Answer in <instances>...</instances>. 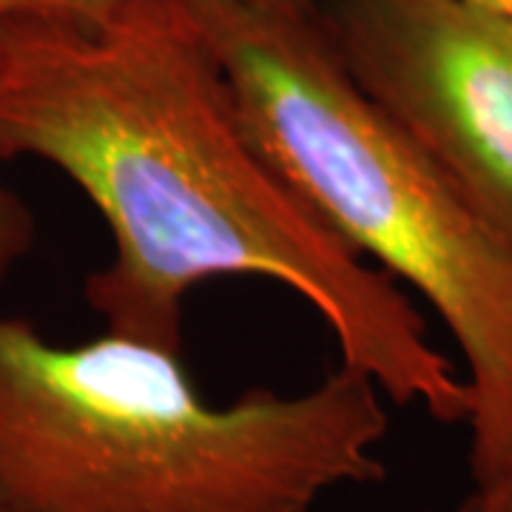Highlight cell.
Returning <instances> with one entry per match:
<instances>
[{
  "label": "cell",
  "instance_id": "1",
  "mask_svg": "<svg viewBox=\"0 0 512 512\" xmlns=\"http://www.w3.org/2000/svg\"><path fill=\"white\" fill-rule=\"evenodd\" d=\"M63 171L109 225L86 282L106 328L183 350L185 299L254 276L319 313L384 399L467 424L470 387L419 308L322 220L245 123L191 0H126L92 26H0V163Z\"/></svg>",
  "mask_w": 512,
  "mask_h": 512
},
{
  "label": "cell",
  "instance_id": "2",
  "mask_svg": "<svg viewBox=\"0 0 512 512\" xmlns=\"http://www.w3.org/2000/svg\"><path fill=\"white\" fill-rule=\"evenodd\" d=\"M384 393L339 365L302 393L205 399L163 348L63 345L0 316V498L26 512H313L387 476Z\"/></svg>",
  "mask_w": 512,
  "mask_h": 512
},
{
  "label": "cell",
  "instance_id": "7",
  "mask_svg": "<svg viewBox=\"0 0 512 512\" xmlns=\"http://www.w3.org/2000/svg\"><path fill=\"white\" fill-rule=\"evenodd\" d=\"M456 512H512V467L504 476L476 484Z\"/></svg>",
  "mask_w": 512,
  "mask_h": 512
},
{
  "label": "cell",
  "instance_id": "8",
  "mask_svg": "<svg viewBox=\"0 0 512 512\" xmlns=\"http://www.w3.org/2000/svg\"><path fill=\"white\" fill-rule=\"evenodd\" d=\"M476 6H484V9H493V12H501V15H510L512 18V0H470Z\"/></svg>",
  "mask_w": 512,
  "mask_h": 512
},
{
  "label": "cell",
  "instance_id": "3",
  "mask_svg": "<svg viewBox=\"0 0 512 512\" xmlns=\"http://www.w3.org/2000/svg\"><path fill=\"white\" fill-rule=\"evenodd\" d=\"M259 146L456 339L473 487L512 467V239L353 83L316 0H191Z\"/></svg>",
  "mask_w": 512,
  "mask_h": 512
},
{
  "label": "cell",
  "instance_id": "5",
  "mask_svg": "<svg viewBox=\"0 0 512 512\" xmlns=\"http://www.w3.org/2000/svg\"><path fill=\"white\" fill-rule=\"evenodd\" d=\"M126 0H0V26L9 23H74L92 26ZM305 3V0H296Z\"/></svg>",
  "mask_w": 512,
  "mask_h": 512
},
{
  "label": "cell",
  "instance_id": "6",
  "mask_svg": "<svg viewBox=\"0 0 512 512\" xmlns=\"http://www.w3.org/2000/svg\"><path fill=\"white\" fill-rule=\"evenodd\" d=\"M32 234H35V225L26 205L0 180V282L20 256L26 254Z\"/></svg>",
  "mask_w": 512,
  "mask_h": 512
},
{
  "label": "cell",
  "instance_id": "9",
  "mask_svg": "<svg viewBox=\"0 0 512 512\" xmlns=\"http://www.w3.org/2000/svg\"><path fill=\"white\" fill-rule=\"evenodd\" d=\"M0 512H26V510H18V507H12V504H6V501L0 498Z\"/></svg>",
  "mask_w": 512,
  "mask_h": 512
},
{
  "label": "cell",
  "instance_id": "4",
  "mask_svg": "<svg viewBox=\"0 0 512 512\" xmlns=\"http://www.w3.org/2000/svg\"><path fill=\"white\" fill-rule=\"evenodd\" d=\"M365 97L512 239V18L470 0H328Z\"/></svg>",
  "mask_w": 512,
  "mask_h": 512
}]
</instances>
